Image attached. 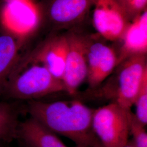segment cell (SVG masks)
<instances>
[{"instance_id": "cell-1", "label": "cell", "mask_w": 147, "mask_h": 147, "mask_svg": "<svg viewBox=\"0 0 147 147\" xmlns=\"http://www.w3.org/2000/svg\"><path fill=\"white\" fill-rule=\"evenodd\" d=\"M27 110L31 117L56 135L71 140L77 146L103 147L92 127L94 110L81 100H30Z\"/></svg>"}, {"instance_id": "cell-2", "label": "cell", "mask_w": 147, "mask_h": 147, "mask_svg": "<svg viewBox=\"0 0 147 147\" xmlns=\"http://www.w3.org/2000/svg\"><path fill=\"white\" fill-rule=\"evenodd\" d=\"M62 92H66L62 81L45 67L23 62L16 65L2 91L9 98L29 101Z\"/></svg>"}, {"instance_id": "cell-3", "label": "cell", "mask_w": 147, "mask_h": 147, "mask_svg": "<svg viewBox=\"0 0 147 147\" xmlns=\"http://www.w3.org/2000/svg\"><path fill=\"white\" fill-rule=\"evenodd\" d=\"M115 69L114 76L100 89L99 96L131 109L143 81L147 76V55L130 57Z\"/></svg>"}, {"instance_id": "cell-4", "label": "cell", "mask_w": 147, "mask_h": 147, "mask_svg": "<svg viewBox=\"0 0 147 147\" xmlns=\"http://www.w3.org/2000/svg\"><path fill=\"white\" fill-rule=\"evenodd\" d=\"M131 112L113 102L94 110L92 127L103 147H123L129 142Z\"/></svg>"}, {"instance_id": "cell-5", "label": "cell", "mask_w": 147, "mask_h": 147, "mask_svg": "<svg viewBox=\"0 0 147 147\" xmlns=\"http://www.w3.org/2000/svg\"><path fill=\"white\" fill-rule=\"evenodd\" d=\"M96 0H44L38 5L41 18H45L53 32L79 27Z\"/></svg>"}, {"instance_id": "cell-6", "label": "cell", "mask_w": 147, "mask_h": 147, "mask_svg": "<svg viewBox=\"0 0 147 147\" xmlns=\"http://www.w3.org/2000/svg\"><path fill=\"white\" fill-rule=\"evenodd\" d=\"M65 33L68 42V50L62 82L66 92L70 95H75L79 87L87 79L86 51L89 34L80 31L79 27Z\"/></svg>"}, {"instance_id": "cell-7", "label": "cell", "mask_w": 147, "mask_h": 147, "mask_svg": "<svg viewBox=\"0 0 147 147\" xmlns=\"http://www.w3.org/2000/svg\"><path fill=\"white\" fill-rule=\"evenodd\" d=\"M2 21L20 42L37 30L42 21L38 5L32 1H14L7 2L2 12Z\"/></svg>"}, {"instance_id": "cell-8", "label": "cell", "mask_w": 147, "mask_h": 147, "mask_svg": "<svg viewBox=\"0 0 147 147\" xmlns=\"http://www.w3.org/2000/svg\"><path fill=\"white\" fill-rule=\"evenodd\" d=\"M93 23L98 34L111 42L119 41L131 21L118 0H96Z\"/></svg>"}, {"instance_id": "cell-9", "label": "cell", "mask_w": 147, "mask_h": 147, "mask_svg": "<svg viewBox=\"0 0 147 147\" xmlns=\"http://www.w3.org/2000/svg\"><path fill=\"white\" fill-rule=\"evenodd\" d=\"M86 57L87 80L91 90L97 88L115 70L117 65V54L113 47L89 34Z\"/></svg>"}, {"instance_id": "cell-10", "label": "cell", "mask_w": 147, "mask_h": 147, "mask_svg": "<svg viewBox=\"0 0 147 147\" xmlns=\"http://www.w3.org/2000/svg\"><path fill=\"white\" fill-rule=\"evenodd\" d=\"M68 50L66 33L53 32L22 62L40 64L55 77L62 81Z\"/></svg>"}, {"instance_id": "cell-11", "label": "cell", "mask_w": 147, "mask_h": 147, "mask_svg": "<svg viewBox=\"0 0 147 147\" xmlns=\"http://www.w3.org/2000/svg\"><path fill=\"white\" fill-rule=\"evenodd\" d=\"M119 41L117 65L127 58L135 55H147V9L131 22Z\"/></svg>"}, {"instance_id": "cell-12", "label": "cell", "mask_w": 147, "mask_h": 147, "mask_svg": "<svg viewBox=\"0 0 147 147\" xmlns=\"http://www.w3.org/2000/svg\"><path fill=\"white\" fill-rule=\"evenodd\" d=\"M17 138L27 147H68L56 134L32 117L19 123Z\"/></svg>"}, {"instance_id": "cell-13", "label": "cell", "mask_w": 147, "mask_h": 147, "mask_svg": "<svg viewBox=\"0 0 147 147\" xmlns=\"http://www.w3.org/2000/svg\"><path fill=\"white\" fill-rule=\"evenodd\" d=\"M20 42L11 33L0 34V92L18 62Z\"/></svg>"}, {"instance_id": "cell-14", "label": "cell", "mask_w": 147, "mask_h": 147, "mask_svg": "<svg viewBox=\"0 0 147 147\" xmlns=\"http://www.w3.org/2000/svg\"><path fill=\"white\" fill-rule=\"evenodd\" d=\"M19 125L18 113L14 107L0 102V141L9 142L17 138Z\"/></svg>"}, {"instance_id": "cell-15", "label": "cell", "mask_w": 147, "mask_h": 147, "mask_svg": "<svg viewBox=\"0 0 147 147\" xmlns=\"http://www.w3.org/2000/svg\"><path fill=\"white\" fill-rule=\"evenodd\" d=\"M136 106V113H134L137 119L144 126L147 124V76L143 81L134 104Z\"/></svg>"}, {"instance_id": "cell-16", "label": "cell", "mask_w": 147, "mask_h": 147, "mask_svg": "<svg viewBox=\"0 0 147 147\" xmlns=\"http://www.w3.org/2000/svg\"><path fill=\"white\" fill-rule=\"evenodd\" d=\"M145 126L137 119L134 113L130 116V133L133 136V143L135 147H147V134Z\"/></svg>"}, {"instance_id": "cell-17", "label": "cell", "mask_w": 147, "mask_h": 147, "mask_svg": "<svg viewBox=\"0 0 147 147\" xmlns=\"http://www.w3.org/2000/svg\"><path fill=\"white\" fill-rule=\"evenodd\" d=\"M131 22L147 9V0H118Z\"/></svg>"}, {"instance_id": "cell-18", "label": "cell", "mask_w": 147, "mask_h": 147, "mask_svg": "<svg viewBox=\"0 0 147 147\" xmlns=\"http://www.w3.org/2000/svg\"><path fill=\"white\" fill-rule=\"evenodd\" d=\"M123 147H135L132 141H129L125 146Z\"/></svg>"}, {"instance_id": "cell-19", "label": "cell", "mask_w": 147, "mask_h": 147, "mask_svg": "<svg viewBox=\"0 0 147 147\" xmlns=\"http://www.w3.org/2000/svg\"><path fill=\"white\" fill-rule=\"evenodd\" d=\"M4 1H5V2H9L11 1H33L34 0H3Z\"/></svg>"}, {"instance_id": "cell-20", "label": "cell", "mask_w": 147, "mask_h": 147, "mask_svg": "<svg viewBox=\"0 0 147 147\" xmlns=\"http://www.w3.org/2000/svg\"><path fill=\"white\" fill-rule=\"evenodd\" d=\"M76 147H81V146H76Z\"/></svg>"}, {"instance_id": "cell-21", "label": "cell", "mask_w": 147, "mask_h": 147, "mask_svg": "<svg viewBox=\"0 0 147 147\" xmlns=\"http://www.w3.org/2000/svg\"><path fill=\"white\" fill-rule=\"evenodd\" d=\"M0 147H2V146H1V141H0Z\"/></svg>"}]
</instances>
